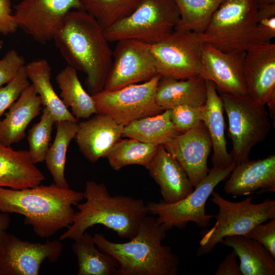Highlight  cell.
Returning a JSON list of instances; mask_svg holds the SVG:
<instances>
[{
  "instance_id": "1",
  "label": "cell",
  "mask_w": 275,
  "mask_h": 275,
  "mask_svg": "<svg viewBox=\"0 0 275 275\" xmlns=\"http://www.w3.org/2000/svg\"><path fill=\"white\" fill-rule=\"evenodd\" d=\"M55 45L68 64L85 73L91 96L103 90L113 62V51L104 29L83 10H72L56 33Z\"/></svg>"
},
{
  "instance_id": "2",
  "label": "cell",
  "mask_w": 275,
  "mask_h": 275,
  "mask_svg": "<svg viewBox=\"0 0 275 275\" xmlns=\"http://www.w3.org/2000/svg\"><path fill=\"white\" fill-rule=\"evenodd\" d=\"M83 199L82 192L55 184L21 189L0 187V211L22 215L37 235L48 238L72 224L73 206Z\"/></svg>"
},
{
  "instance_id": "3",
  "label": "cell",
  "mask_w": 275,
  "mask_h": 275,
  "mask_svg": "<svg viewBox=\"0 0 275 275\" xmlns=\"http://www.w3.org/2000/svg\"><path fill=\"white\" fill-rule=\"evenodd\" d=\"M167 231L156 218L147 214L127 242H112L99 233L93 237L98 249L117 261L119 275H177L179 258L162 243Z\"/></svg>"
},
{
  "instance_id": "4",
  "label": "cell",
  "mask_w": 275,
  "mask_h": 275,
  "mask_svg": "<svg viewBox=\"0 0 275 275\" xmlns=\"http://www.w3.org/2000/svg\"><path fill=\"white\" fill-rule=\"evenodd\" d=\"M82 193L86 201L76 204L78 210L60 240H74L96 225L114 231L120 238L130 239L137 233L141 219L148 214L142 200L124 195L113 196L103 183L87 181Z\"/></svg>"
},
{
  "instance_id": "5",
  "label": "cell",
  "mask_w": 275,
  "mask_h": 275,
  "mask_svg": "<svg viewBox=\"0 0 275 275\" xmlns=\"http://www.w3.org/2000/svg\"><path fill=\"white\" fill-rule=\"evenodd\" d=\"M255 0H225L203 33L205 43L227 52H246L268 42L258 27Z\"/></svg>"
},
{
  "instance_id": "6",
  "label": "cell",
  "mask_w": 275,
  "mask_h": 275,
  "mask_svg": "<svg viewBox=\"0 0 275 275\" xmlns=\"http://www.w3.org/2000/svg\"><path fill=\"white\" fill-rule=\"evenodd\" d=\"M211 201L218 207L214 226L203 235L197 255L201 257L210 253L226 237L245 236L255 226L275 218V200L266 199L260 203H253V197L240 202H232L213 191Z\"/></svg>"
},
{
  "instance_id": "7",
  "label": "cell",
  "mask_w": 275,
  "mask_h": 275,
  "mask_svg": "<svg viewBox=\"0 0 275 275\" xmlns=\"http://www.w3.org/2000/svg\"><path fill=\"white\" fill-rule=\"evenodd\" d=\"M179 19L173 0H141L129 15L104 29V35L109 42L131 39L152 45L171 34Z\"/></svg>"
},
{
  "instance_id": "8",
  "label": "cell",
  "mask_w": 275,
  "mask_h": 275,
  "mask_svg": "<svg viewBox=\"0 0 275 275\" xmlns=\"http://www.w3.org/2000/svg\"><path fill=\"white\" fill-rule=\"evenodd\" d=\"M220 94L229 121L228 135L232 144L229 154L236 166L249 160L251 149L266 139L270 123L264 105L248 94Z\"/></svg>"
},
{
  "instance_id": "9",
  "label": "cell",
  "mask_w": 275,
  "mask_h": 275,
  "mask_svg": "<svg viewBox=\"0 0 275 275\" xmlns=\"http://www.w3.org/2000/svg\"><path fill=\"white\" fill-rule=\"evenodd\" d=\"M235 166L233 162L227 168L213 167L185 198L169 204L161 200L149 202L146 205L148 213L157 215V221L167 231L173 227L184 229L189 222L202 228L207 227L214 215L206 213V202L216 185L228 176Z\"/></svg>"
},
{
  "instance_id": "10",
  "label": "cell",
  "mask_w": 275,
  "mask_h": 275,
  "mask_svg": "<svg viewBox=\"0 0 275 275\" xmlns=\"http://www.w3.org/2000/svg\"><path fill=\"white\" fill-rule=\"evenodd\" d=\"M203 33L175 29L160 41L150 45L157 71L162 77L189 79L201 76Z\"/></svg>"
},
{
  "instance_id": "11",
  "label": "cell",
  "mask_w": 275,
  "mask_h": 275,
  "mask_svg": "<svg viewBox=\"0 0 275 275\" xmlns=\"http://www.w3.org/2000/svg\"><path fill=\"white\" fill-rule=\"evenodd\" d=\"M159 74L142 84L130 85L115 91L92 95L98 114L109 116L124 126L131 122L159 114L163 111L155 101Z\"/></svg>"
},
{
  "instance_id": "12",
  "label": "cell",
  "mask_w": 275,
  "mask_h": 275,
  "mask_svg": "<svg viewBox=\"0 0 275 275\" xmlns=\"http://www.w3.org/2000/svg\"><path fill=\"white\" fill-rule=\"evenodd\" d=\"M14 8L18 28L42 44L53 39L70 11L83 10L79 0H22Z\"/></svg>"
},
{
  "instance_id": "13",
  "label": "cell",
  "mask_w": 275,
  "mask_h": 275,
  "mask_svg": "<svg viewBox=\"0 0 275 275\" xmlns=\"http://www.w3.org/2000/svg\"><path fill=\"white\" fill-rule=\"evenodd\" d=\"M104 90L115 91L158 74L150 45L131 39L117 41Z\"/></svg>"
},
{
  "instance_id": "14",
  "label": "cell",
  "mask_w": 275,
  "mask_h": 275,
  "mask_svg": "<svg viewBox=\"0 0 275 275\" xmlns=\"http://www.w3.org/2000/svg\"><path fill=\"white\" fill-rule=\"evenodd\" d=\"M62 251L57 240L31 242L7 233L0 255V275H38L42 263L46 259L56 262Z\"/></svg>"
},
{
  "instance_id": "15",
  "label": "cell",
  "mask_w": 275,
  "mask_h": 275,
  "mask_svg": "<svg viewBox=\"0 0 275 275\" xmlns=\"http://www.w3.org/2000/svg\"><path fill=\"white\" fill-rule=\"evenodd\" d=\"M245 52H227L204 43L201 49V76L212 81L220 94H247L243 74Z\"/></svg>"
},
{
  "instance_id": "16",
  "label": "cell",
  "mask_w": 275,
  "mask_h": 275,
  "mask_svg": "<svg viewBox=\"0 0 275 275\" xmlns=\"http://www.w3.org/2000/svg\"><path fill=\"white\" fill-rule=\"evenodd\" d=\"M186 173L194 187L207 175L208 157L212 147L211 140L203 121L163 145Z\"/></svg>"
},
{
  "instance_id": "17",
  "label": "cell",
  "mask_w": 275,
  "mask_h": 275,
  "mask_svg": "<svg viewBox=\"0 0 275 275\" xmlns=\"http://www.w3.org/2000/svg\"><path fill=\"white\" fill-rule=\"evenodd\" d=\"M243 74L247 94L256 102L266 104L275 91V44L264 42L248 49Z\"/></svg>"
},
{
  "instance_id": "18",
  "label": "cell",
  "mask_w": 275,
  "mask_h": 275,
  "mask_svg": "<svg viewBox=\"0 0 275 275\" xmlns=\"http://www.w3.org/2000/svg\"><path fill=\"white\" fill-rule=\"evenodd\" d=\"M74 139L80 151L92 163L106 157L121 139L124 126L102 114L79 123Z\"/></svg>"
},
{
  "instance_id": "19",
  "label": "cell",
  "mask_w": 275,
  "mask_h": 275,
  "mask_svg": "<svg viewBox=\"0 0 275 275\" xmlns=\"http://www.w3.org/2000/svg\"><path fill=\"white\" fill-rule=\"evenodd\" d=\"M226 181L225 192L234 196L275 191V155L249 159L236 165Z\"/></svg>"
},
{
  "instance_id": "20",
  "label": "cell",
  "mask_w": 275,
  "mask_h": 275,
  "mask_svg": "<svg viewBox=\"0 0 275 275\" xmlns=\"http://www.w3.org/2000/svg\"><path fill=\"white\" fill-rule=\"evenodd\" d=\"M147 170L159 185L161 200L166 203L178 202L194 190L186 173L163 145H159Z\"/></svg>"
},
{
  "instance_id": "21",
  "label": "cell",
  "mask_w": 275,
  "mask_h": 275,
  "mask_svg": "<svg viewBox=\"0 0 275 275\" xmlns=\"http://www.w3.org/2000/svg\"><path fill=\"white\" fill-rule=\"evenodd\" d=\"M44 176L26 150H15L0 142V187L14 189L40 184Z\"/></svg>"
},
{
  "instance_id": "22",
  "label": "cell",
  "mask_w": 275,
  "mask_h": 275,
  "mask_svg": "<svg viewBox=\"0 0 275 275\" xmlns=\"http://www.w3.org/2000/svg\"><path fill=\"white\" fill-rule=\"evenodd\" d=\"M42 105L40 96L31 84L5 113V118L1 120L0 142L10 146L24 139L27 127L40 114Z\"/></svg>"
},
{
  "instance_id": "23",
  "label": "cell",
  "mask_w": 275,
  "mask_h": 275,
  "mask_svg": "<svg viewBox=\"0 0 275 275\" xmlns=\"http://www.w3.org/2000/svg\"><path fill=\"white\" fill-rule=\"evenodd\" d=\"M206 80L207 96L203 107L202 121L211 140L213 167L227 168L233 162L226 148L223 103L214 83Z\"/></svg>"
},
{
  "instance_id": "24",
  "label": "cell",
  "mask_w": 275,
  "mask_h": 275,
  "mask_svg": "<svg viewBox=\"0 0 275 275\" xmlns=\"http://www.w3.org/2000/svg\"><path fill=\"white\" fill-rule=\"evenodd\" d=\"M207 96L206 80L202 76L189 79L160 78L155 101L163 111L181 105L203 106Z\"/></svg>"
},
{
  "instance_id": "25",
  "label": "cell",
  "mask_w": 275,
  "mask_h": 275,
  "mask_svg": "<svg viewBox=\"0 0 275 275\" xmlns=\"http://www.w3.org/2000/svg\"><path fill=\"white\" fill-rule=\"evenodd\" d=\"M221 243L232 248L239 258L242 275L275 274V258L257 241L232 235L225 237Z\"/></svg>"
},
{
  "instance_id": "26",
  "label": "cell",
  "mask_w": 275,
  "mask_h": 275,
  "mask_svg": "<svg viewBox=\"0 0 275 275\" xmlns=\"http://www.w3.org/2000/svg\"><path fill=\"white\" fill-rule=\"evenodd\" d=\"M29 80L40 96L43 107L47 108L55 122L67 120L77 123L78 120L68 110L54 90L50 81L51 68L46 59L33 61L25 65Z\"/></svg>"
},
{
  "instance_id": "27",
  "label": "cell",
  "mask_w": 275,
  "mask_h": 275,
  "mask_svg": "<svg viewBox=\"0 0 275 275\" xmlns=\"http://www.w3.org/2000/svg\"><path fill=\"white\" fill-rule=\"evenodd\" d=\"M180 133L170 117V109L151 116L134 120L124 126L122 137L135 139L156 145H164Z\"/></svg>"
},
{
  "instance_id": "28",
  "label": "cell",
  "mask_w": 275,
  "mask_h": 275,
  "mask_svg": "<svg viewBox=\"0 0 275 275\" xmlns=\"http://www.w3.org/2000/svg\"><path fill=\"white\" fill-rule=\"evenodd\" d=\"M73 240L72 250L77 258L78 275H119L117 261L98 249L90 233L85 232Z\"/></svg>"
},
{
  "instance_id": "29",
  "label": "cell",
  "mask_w": 275,
  "mask_h": 275,
  "mask_svg": "<svg viewBox=\"0 0 275 275\" xmlns=\"http://www.w3.org/2000/svg\"><path fill=\"white\" fill-rule=\"evenodd\" d=\"M61 90L60 97L67 107H70L72 114L78 120L98 114L92 96L83 88L77 70L67 65L56 76Z\"/></svg>"
},
{
  "instance_id": "30",
  "label": "cell",
  "mask_w": 275,
  "mask_h": 275,
  "mask_svg": "<svg viewBox=\"0 0 275 275\" xmlns=\"http://www.w3.org/2000/svg\"><path fill=\"white\" fill-rule=\"evenodd\" d=\"M55 123L56 135L46 152L44 161L54 184L59 187L68 188L69 185L65 177L66 153L70 143L75 138L78 124L67 120L59 121Z\"/></svg>"
},
{
  "instance_id": "31",
  "label": "cell",
  "mask_w": 275,
  "mask_h": 275,
  "mask_svg": "<svg viewBox=\"0 0 275 275\" xmlns=\"http://www.w3.org/2000/svg\"><path fill=\"white\" fill-rule=\"evenodd\" d=\"M158 146L133 139H121L106 158L111 168L116 171L132 164L142 166L147 169Z\"/></svg>"
},
{
  "instance_id": "32",
  "label": "cell",
  "mask_w": 275,
  "mask_h": 275,
  "mask_svg": "<svg viewBox=\"0 0 275 275\" xmlns=\"http://www.w3.org/2000/svg\"><path fill=\"white\" fill-rule=\"evenodd\" d=\"M225 0H173L179 13L175 29L200 33L205 31L214 13Z\"/></svg>"
},
{
  "instance_id": "33",
  "label": "cell",
  "mask_w": 275,
  "mask_h": 275,
  "mask_svg": "<svg viewBox=\"0 0 275 275\" xmlns=\"http://www.w3.org/2000/svg\"><path fill=\"white\" fill-rule=\"evenodd\" d=\"M83 10L105 29L129 15L141 0H79Z\"/></svg>"
},
{
  "instance_id": "34",
  "label": "cell",
  "mask_w": 275,
  "mask_h": 275,
  "mask_svg": "<svg viewBox=\"0 0 275 275\" xmlns=\"http://www.w3.org/2000/svg\"><path fill=\"white\" fill-rule=\"evenodd\" d=\"M54 123L50 112L43 107L40 121L34 124L28 131V151L35 164L44 161Z\"/></svg>"
},
{
  "instance_id": "35",
  "label": "cell",
  "mask_w": 275,
  "mask_h": 275,
  "mask_svg": "<svg viewBox=\"0 0 275 275\" xmlns=\"http://www.w3.org/2000/svg\"><path fill=\"white\" fill-rule=\"evenodd\" d=\"M30 85L24 65L6 86L0 87V121L6 111Z\"/></svg>"
},
{
  "instance_id": "36",
  "label": "cell",
  "mask_w": 275,
  "mask_h": 275,
  "mask_svg": "<svg viewBox=\"0 0 275 275\" xmlns=\"http://www.w3.org/2000/svg\"><path fill=\"white\" fill-rule=\"evenodd\" d=\"M203 106L181 105L170 109V119L180 133L190 130L202 121Z\"/></svg>"
},
{
  "instance_id": "37",
  "label": "cell",
  "mask_w": 275,
  "mask_h": 275,
  "mask_svg": "<svg viewBox=\"0 0 275 275\" xmlns=\"http://www.w3.org/2000/svg\"><path fill=\"white\" fill-rule=\"evenodd\" d=\"M25 65L23 56L14 49L9 50L0 60V87L10 82Z\"/></svg>"
},
{
  "instance_id": "38",
  "label": "cell",
  "mask_w": 275,
  "mask_h": 275,
  "mask_svg": "<svg viewBox=\"0 0 275 275\" xmlns=\"http://www.w3.org/2000/svg\"><path fill=\"white\" fill-rule=\"evenodd\" d=\"M244 236L257 241L275 258V218L256 225Z\"/></svg>"
},
{
  "instance_id": "39",
  "label": "cell",
  "mask_w": 275,
  "mask_h": 275,
  "mask_svg": "<svg viewBox=\"0 0 275 275\" xmlns=\"http://www.w3.org/2000/svg\"><path fill=\"white\" fill-rule=\"evenodd\" d=\"M11 6L10 0H0V34L4 35L13 34L18 28Z\"/></svg>"
},
{
  "instance_id": "40",
  "label": "cell",
  "mask_w": 275,
  "mask_h": 275,
  "mask_svg": "<svg viewBox=\"0 0 275 275\" xmlns=\"http://www.w3.org/2000/svg\"><path fill=\"white\" fill-rule=\"evenodd\" d=\"M237 255L235 252L227 255L220 263L215 272V275H242L237 262Z\"/></svg>"
},
{
  "instance_id": "41",
  "label": "cell",
  "mask_w": 275,
  "mask_h": 275,
  "mask_svg": "<svg viewBox=\"0 0 275 275\" xmlns=\"http://www.w3.org/2000/svg\"><path fill=\"white\" fill-rule=\"evenodd\" d=\"M10 218L8 213H0V255L3 251L5 237L7 234L6 230L10 225Z\"/></svg>"
},
{
  "instance_id": "42",
  "label": "cell",
  "mask_w": 275,
  "mask_h": 275,
  "mask_svg": "<svg viewBox=\"0 0 275 275\" xmlns=\"http://www.w3.org/2000/svg\"><path fill=\"white\" fill-rule=\"evenodd\" d=\"M273 16H275V4L258 5L257 22Z\"/></svg>"
},
{
  "instance_id": "43",
  "label": "cell",
  "mask_w": 275,
  "mask_h": 275,
  "mask_svg": "<svg viewBox=\"0 0 275 275\" xmlns=\"http://www.w3.org/2000/svg\"><path fill=\"white\" fill-rule=\"evenodd\" d=\"M266 104L268 105L269 115L271 118L274 121L275 120V91L270 95Z\"/></svg>"
},
{
  "instance_id": "44",
  "label": "cell",
  "mask_w": 275,
  "mask_h": 275,
  "mask_svg": "<svg viewBox=\"0 0 275 275\" xmlns=\"http://www.w3.org/2000/svg\"><path fill=\"white\" fill-rule=\"evenodd\" d=\"M258 5L275 4V0H255Z\"/></svg>"
},
{
  "instance_id": "45",
  "label": "cell",
  "mask_w": 275,
  "mask_h": 275,
  "mask_svg": "<svg viewBox=\"0 0 275 275\" xmlns=\"http://www.w3.org/2000/svg\"><path fill=\"white\" fill-rule=\"evenodd\" d=\"M4 45V41L0 38V51L3 48Z\"/></svg>"
}]
</instances>
